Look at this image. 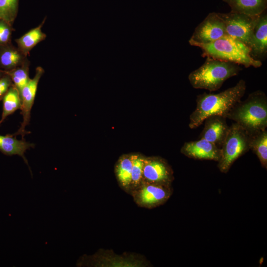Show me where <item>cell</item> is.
<instances>
[{"label":"cell","instance_id":"obj_1","mask_svg":"<svg viewBox=\"0 0 267 267\" xmlns=\"http://www.w3.org/2000/svg\"><path fill=\"white\" fill-rule=\"evenodd\" d=\"M246 90V82L241 79L235 86L219 93L204 92L197 95L196 108L189 116V128L199 127L211 116H221L226 118L234 105L241 100Z\"/></svg>","mask_w":267,"mask_h":267},{"label":"cell","instance_id":"obj_2","mask_svg":"<svg viewBox=\"0 0 267 267\" xmlns=\"http://www.w3.org/2000/svg\"><path fill=\"white\" fill-rule=\"evenodd\" d=\"M227 119L233 121L249 134L265 130L267 127V96L257 90L240 100L229 112Z\"/></svg>","mask_w":267,"mask_h":267},{"label":"cell","instance_id":"obj_3","mask_svg":"<svg viewBox=\"0 0 267 267\" xmlns=\"http://www.w3.org/2000/svg\"><path fill=\"white\" fill-rule=\"evenodd\" d=\"M202 51V56L233 62L246 68H259L262 62L250 55V48L240 40L225 35L208 44H196Z\"/></svg>","mask_w":267,"mask_h":267},{"label":"cell","instance_id":"obj_4","mask_svg":"<svg viewBox=\"0 0 267 267\" xmlns=\"http://www.w3.org/2000/svg\"><path fill=\"white\" fill-rule=\"evenodd\" d=\"M241 70L242 68L237 64L207 57L201 66L189 73L188 78L193 88L214 91Z\"/></svg>","mask_w":267,"mask_h":267},{"label":"cell","instance_id":"obj_5","mask_svg":"<svg viewBox=\"0 0 267 267\" xmlns=\"http://www.w3.org/2000/svg\"><path fill=\"white\" fill-rule=\"evenodd\" d=\"M250 134L234 122L229 126L221 148V157L218 162L219 171L226 174L235 161L250 150Z\"/></svg>","mask_w":267,"mask_h":267},{"label":"cell","instance_id":"obj_6","mask_svg":"<svg viewBox=\"0 0 267 267\" xmlns=\"http://www.w3.org/2000/svg\"><path fill=\"white\" fill-rule=\"evenodd\" d=\"M173 191L171 185L142 182L130 193L138 206L152 209L165 204Z\"/></svg>","mask_w":267,"mask_h":267},{"label":"cell","instance_id":"obj_7","mask_svg":"<svg viewBox=\"0 0 267 267\" xmlns=\"http://www.w3.org/2000/svg\"><path fill=\"white\" fill-rule=\"evenodd\" d=\"M217 14L224 23L226 34L240 40L248 45L252 28L258 15L251 16L231 11L227 13L217 12Z\"/></svg>","mask_w":267,"mask_h":267},{"label":"cell","instance_id":"obj_8","mask_svg":"<svg viewBox=\"0 0 267 267\" xmlns=\"http://www.w3.org/2000/svg\"><path fill=\"white\" fill-rule=\"evenodd\" d=\"M226 35L222 20L217 12H211L195 28L189 40L191 45L212 43Z\"/></svg>","mask_w":267,"mask_h":267},{"label":"cell","instance_id":"obj_9","mask_svg":"<svg viewBox=\"0 0 267 267\" xmlns=\"http://www.w3.org/2000/svg\"><path fill=\"white\" fill-rule=\"evenodd\" d=\"M44 73V70L42 67H37L34 77L32 79H30L19 91L21 102V114L23 117V121L18 131L12 134L13 136L20 135L22 139H24V136L30 133L27 132L25 128L29 124L31 111L34 104L38 84Z\"/></svg>","mask_w":267,"mask_h":267},{"label":"cell","instance_id":"obj_10","mask_svg":"<svg viewBox=\"0 0 267 267\" xmlns=\"http://www.w3.org/2000/svg\"><path fill=\"white\" fill-rule=\"evenodd\" d=\"M174 179V172L166 160L155 156L145 158L142 182L171 185Z\"/></svg>","mask_w":267,"mask_h":267},{"label":"cell","instance_id":"obj_11","mask_svg":"<svg viewBox=\"0 0 267 267\" xmlns=\"http://www.w3.org/2000/svg\"><path fill=\"white\" fill-rule=\"evenodd\" d=\"M248 46L251 56L260 61L267 55V10L259 15L252 28Z\"/></svg>","mask_w":267,"mask_h":267},{"label":"cell","instance_id":"obj_12","mask_svg":"<svg viewBox=\"0 0 267 267\" xmlns=\"http://www.w3.org/2000/svg\"><path fill=\"white\" fill-rule=\"evenodd\" d=\"M180 152L187 157L195 160L218 162L221 157V148L202 138L185 142Z\"/></svg>","mask_w":267,"mask_h":267},{"label":"cell","instance_id":"obj_13","mask_svg":"<svg viewBox=\"0 0 267 267\" xmlns=\"http://www.w3.org/2000/svg\"><path fill=\"white\" fill-rule=\"evenodd\" d=\"M203 123L204 126L199 138L204 139L221 148L229 127L226 118L221 116H211Z\"/></svg>","mask_w":267,"mask_h":267},{"label":"cell","instance_id":"obj_14","mask_svg":"<svg viewBox=\"0 0 267 267\" xmlns=\"http://www.w3.org/2000/svg\"><path fill=\"white\" fill-rule=\"evenodd\" d=\"M35 147V144L25 141L24 139H17L12 134L5 135L0 134V151L7 156L17 155L21 157L28 166L27 160L25 156V152Z\"/></svg>","mask_w":267,"mask_h":267},{"label":"cell","instance_id":"obj_15","mask_svg":"<svg viewBox=\"0 0 267 267\" xmlns=\"http://www.w3.org/2000/svg\"><path fill=\"white\" fill-rule=\"evenodd\" d=\"M233 12L256 16L267 10V0H222Z\"/></svg>","mask_w":267,"mask_h":267},{"label":"cell","instance_id":"obj_16","mask_svg":"<svg viewBox=\"0 0 267 267\" xmlns=\"http://www.w3.org/2000/svg\"><path fill=\"white\" fill-rule=\"evenodd\" d=\"M133 154H126L119 158L115 165V172L119 185L125 191L131 190V172Z\"/></svg>","mask_w":267,"mask_h":267},{"label":"cell","instance_id":"obj_17","mask_svg":"<svg viewBox=\"0 0 267 267\" xmlns=\"http://www.w3.org/2000/svg\"><path fill=\"white\" fill-rule=\"evenodd\" d=\"M45 19L38 26L30 30L19 39L16 40L20 52L25 56L38 44L46 38V35L42 30Z\"/></svg>","mask_w":267,"mask_h":267},{"label":"cell","instance_id":"obj_18","mask_svg":"<svg viewBox=\"0 0 267 267\" xmlns=\"http://www.w3.org/2000/svg\"><path fill=\"white\" fill-rule=\"evenodd\" d=\"M250 150L258 157L261 166L267 169V131H260L250 134Z\"/></svg>","mask_w":267,"mask_h":267},{"label":"cell","instance_id":"obj_19","mask_svg":"<svg viewBox=\"0 0 267 267\" xmlns=\"http://www.w3.org/2000/svg\"><path fill=\"white\" fill-rule=\"evenodd\" d=\"M3 107L0 125L9 115L21 108V98L18 89L13 85L2 98Z\"/></svg>","mask_w":267,"mask_h":267},{"label":"cell","instance_id":"obj_20","mask_svg":"<svg viewBox=\"0 0 267 267\" xmlns=\"http://www.w3.org/2000/svg\"><path fill=\"white\" fill-rule=\"evenodd\" d=\"M19 0H0V21L9 25L15 20L18 12Z\"/></svg>","mask_w":267,"mask_h":267},{"label":"cell","instance_id":"obj_21","mask_svg":"<svg viewBox=\"0 0 267 267\" xmlns=\"http://www.w3.org/2000/svg\"><path fill=\"white\" fill-rule=\"evenodd\" d=\"M4 73L10 76L13 85L19 91L30 79L28 65L26 63L20 67H16L10 71H5Z\"/></svg>","mask_w":267,"mask_h":267},{"label":"cell","instance_id":"obj_22","mask_svg":"<svg viewBox=\"0 0 267 267\" xmlns=\"http://www.w3.org/2000/svg\"><path fill=\"white\" fill-rule=\"evenodd\" d=\"M22 55L21 52L16 49H5L0 54V64L5 69H14L21 63Z\"/></svg>","mask_w":267,"mask_h":267},{"label":"cell","instance_id":"obj_23","mask_svg":"<svg viewBox=\"0 0 267 267\" xmlns=\"http://www.w3.org/2000/svg\"><path fill=\"white\" fill-rule=\"evenodd\" d=\"M145 158V157L140 154H133V165L131 172V191L133 189L138 186L142 183L143 169Z\"/></svg>","mask_w":267,"mask_h":267},{"label":"cell","instance_id":"obj_24","mask_svg":"<svg viewBox=\"0 0 267 267\" xmlns=\"http://www.w3.org/2000/svg\"><path fill=\"white\" fill-rule=\"evenodd\" d=\"M0 78V97H2L9 89L13 85L10 76L5 74Z\"/></svg>","mask_w":267,"mask_h":267},{"label":"cell","instance_id":"obj_25","mask_svg":"<svg viewBox=\"0 0 267 267\" xmlns=\"http://www.w3.org/2000/svg\"><path fill=\"white\" fill-rule=\"evenodd\" d=\"M10 34L9 25L3 22L0 34V44L7 43L10 38Z\"/></svg>","mask_w":267,"mask_h":267},{"label":"cell","instance_id":"obj_26","mask_svg":"<svg viewBox=\"0 0 267 267\" xmlns=\"http://www.w3.org/2000/svg\"><path fill=\"white\" fill-rule=\"evenodd\" d=\"M3 21H0V37Z\"/></svg>","mask_w":267,"mask_h":267},{"label":"cell","instance_id":"obj_27","mask_svg":"<svg viewBox=\"0 0 267 267\" xmlns=\"http://www.w3.org/2000/svg\"><path fill=\"white\" fill-rule=\"evenodd\" d=\"M2 76L1 73H0V78Z\"/></svg>","mask_w":267,"mask_h":267},{"label":"cell","instance_id":"obj_28","mask_svg":"<svg viewBox=\"0 0 267 267\" xmlns=\"http://www.w3.org/2000/svg\"><path fill=\"white\" fill-rule=\"evenodd\" d=\"M2 97H0V101L2 100Z\"/></svg>","mask_w":267,"mask_h":267}]
</instances>
